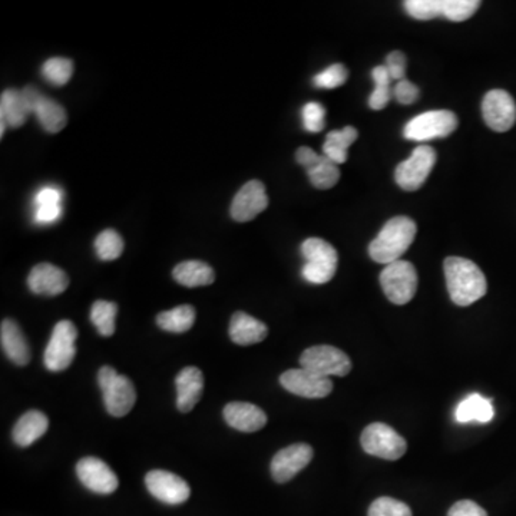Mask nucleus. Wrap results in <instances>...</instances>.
Returning a JSON list of instances; mask_svg holds the SVG:
<instances>
[{
	"mask_svg": "<svg viewBox=\"0 0 516 516\" xmlns=\"http://www.w3.org/2000/svg\"><path fill=\"white\" fill-rule=\"evenodd\" d=\"M303 127L311 133L325 130L326 110L322 103H306L305 108H303Z\"/></svg>",
	"mask_w": 516,
	"mask_h": 516,
	"instance_id": "nucleus-38",
	"label": "nucleus"
},
{
	"mask_svg": "<svg viewBox=\"0 0 516 516\" xmlns=\"http://www.w3.org/2000/svg\"><path fill=\"white\" fill-rule=\"evenodd\" d=\"M229 335L231 342L236 345L251 346L263 342L268 336V328L253 316L237 311L229 322Z\"/></svg>",
	"mask_w": 516,
	"mask_h": 516,
	"instance_id": "nucleus-22",
	"label": "nucleus"
},
{
	"mask_svg": "<svg viewBox=\"0 0 516 516\" xmlns=\"http://www.w3.org/2000/svg\"><path fill=\"white\" fill-rule=\"evenodd\" d=\"M318 158H320V155L308 147L298 148L297 152H296V161H297L301 167L305 168V170L313 167V165L318 161Z\"/></svg>",
	"mask_w": 516,
	"mask_h": 516,
	"instance_id": "nucleus-42",
	"label": "nucleus"
},
{
	"mask_svg": "<svg viewBox=\"0 0 516 516\" xmlns=\"http://www.w3.org/2000/svg\"><path fill=\"white\" fill-rule=\"evenodd\" d=\"M0 343L7 359L16 366H26L31 360V349L21 327L11 318H5L0 327Z\"/></svg>",
	"mask_w": 516,
	"mask_h": 516,
	"instance_id": "nucleus-21",
	"label": "nucleus"
},
{
	"mask_svg": "<svg viewBox=\"0 0 516 516\" xmlns=\"http://www.w3.org/2000/svg\"><path fill=\"white\" fill-rule=\"evenodd\" d=\"M367 516H412V511L406 503L384 496L370 505Z\"/></svg>",
	"mask_w": 516,
	"mask_h": 516,
	"instance_id": "nucleus-36",
	"label": "nucleus"
},
{
	"mask_svg": "<svg viewBox=\"0 0 516 516\" xmlns=\"http://www.w3.org/2000/svg\"><path fill=\"white\" fill-rule=\"evenodd\" d=\"M482 115L491 130L495 132H506L516 122L515 101L503 89H492L483 98Z\"/></svg>",
	"mask_w": 516,
	"mask_h": 516,
	"instance_id": "nucleus-12",
	"label": "nucleus"
},
{
	"mask_svg": "<svg viewBox=\"0 0 516 516\" xmlns=\"http://www.w3.org/2000/svg\"><path fill=\"white\" fill-rule=\"evenodd\" d=\"M222 414L229 428L244 433H254L267 424V414L263 409L246 402H231L224 407Z\"/></svg>",
	"mask_w": 516,
	"mask_h": 516,
	"instance_id": "nucleus-19",
	"label": "nucleus"
},
{
	"mask_svg": "<svg viewBox=\"0 0 516 516\" xmlns=\"http://www.w3.org/2000/svg\"><path fill=\"white\" fill-rule=\"evenodd\" d=\"M267 207L268 197L266 194V187L258 180H251L237 192L229 214L237 222H247L256 219Z\"/></svg>",
	"mask_w": 516,
	"mask_h": 516,
	"instance_id": "nucleus-17",
	"label": "nucleus"
},
{
	"mask_svg": "<svg viewBox=\"0 0 516 516\" xmlns=\"http://www.w3.org/2000/svg\"><path fill=\"white\" fill-rule=\"evenodd\" d=\"M28 101L24 98L22 91L17 89H6L0 98V120H2V132L4 137L5 128H19L26 122L31 115Z\"/></svg>",
	"mask_w": 516,
	"mask_h": 516,
	"instance_id": "nucleus-23",
	"label": "nucleus"
},
{
	"mask_svg": "<svg viewBox=\"0 0 516 516\" xmlns=\"http://www.w3.org/2000/svg\"><path fill=\"white\" fill-rule=\"evenodd\" d=\"M493 414L495 412L491 400L481 394H471L459 404L455 416L459 424H471V422L488 424L492 421Z\"/></svg>",
	"mask_w": 516,
	"mask_h": 516,
	"instance_id": "nucleus-28",
	"label": "nucleus"
},
{
	"mask_svg": "<svg viewBox=\"0 0 516 516\" xmlns=\"http://www.w3.org/2000/svg\"><path fill=\"white\" fill-rule=\"evenodd\" d=\"M436 162V151L431 145H419L414 148L406 161L400 162L394 171V180L404 191H416L421 189Z\"/></svg>",
	"mask_w": 516,
	"mask_h": 516,
	"instance_id": "nucleus-11",
	"label": "nucleus"
},
{
	"mask_svg": "<svg viewBox=\"0 0 516 516\" xmlns=\"http://www.w3.org/2000/svg\"><path fill=\"white\" fill-rule=\"evenodd\" d=\"M394 95L397 102L402 103V105H412V103L416 102L417 98L421 95V91L414 83L404 79L394 86Z\"/></svg>",
	"mask_w": 516,
	"mask_h": 516,
	"instance_id": "nucleus-39",
	"label": "nucleus"
},
{
	"mask_svg": "<svg viewBox=\"0 0 516 516\" xmlns=\"http://www.w3.org/2000/svg\"><path fill=\"white\" fill-rule=\"evenodd\" d=\"M195 310L192 306H178L157 316V325L164 332L185 333L194 326Z\"/></svg>",
	"mask_w": 516,
	"mask_h": 516,
	"instance_id": "nucleus-30",
	"label": "nucleus"
},
{
	"mask_svg": "<svg viewBox=\"0 0 516 516\" xmlns=\"http://www.w3.org/2000/svg\"><path fill=\"white\" fill-rule=\"evenodd\" d=\"M301 369L316 373L318 376L345 377L352 372V360L349 355L333 346H315L305 350L300 355Z\"/></svg>",
	"mask_w": 516,
	"mask_h": 516,
	"instance_id": "nucleus-7",
	"label": "nucleus"
},
{
	"mask_svg": "<svg viewBox=\"0 0 516 516\" xmlns=\"http://www.w3.org/2000/svg\"><path fill=\"white\" fill-rule=\"evenodd\" d=\"M98 384L103 394L105 409L111 416L122 417L130 414L137 402V392L132 382L111 366L101 367Z\"/></svg>",
	"mask_w": 516,
	"mask_h": 516,
	"instance_id": "nucleus-4",
	"label": "nucleus"
},
{
	"mask_svg": "<svg viewBox=\"0 0 516 516\" xmlns=\"http://www.w3.org/2000/svg\"><path fill=\"white\" fill-rule=\"evenodd\" d=\"M458 128V117L452 111L439 110L421 113L419 117L409 121L404 127L406 140L416 142L449 137Z\"/></svg>",
	"mask_w": 516,
	"mask_h": 516,
	"instance_id": "nucleus-9",
	"label": "nucleus"
},
{
	"mask_svg": "<svg viewBox=\"0 0 516 516\" xmlns=\"http://www.w3.org/2000/svg\"><path fill=\"white\" fill-rule=\"evenodd\" d=\"M373 81H375V91L369 98V106L372 110H384L385 106L389 103L390 96H392V89H390V76L387 73L386 66H376L372 73Z\"/></svg>",
	"mask_w": 516,
	"mask_h": 516,
	"instance_id": "nucleus-33",
	"label": "nucleus"
},
{
	"mask_svg": "<svg viewBox=\"0 0 516 516\" xmlns=\"http://www.w3.org/2000/svg\"><path fill=\"white\" fill-rule=\"evenodd\" d=\"M96 256L102 261L117 260L123 253V239L115 229H105L95 239Z\"/></svg>",
	"mask_w": 516,
	"mask_h": 516,
	"instance_id": "nucleus-35",
	"label": "nucleus"
},
{
	"mask_svg": "<svg viewBox=\"0 0 516 516\" xmlns=\"http://www.w3.org/2000/svg\"><path fill=\"white\" fill-rule=\"evenodd\" d=\"M172 277L178 284L185 287L194 288L209 286L216 280V274L209 264L204 261H182L175 267Z\"/></svg>",
	"mask_w": 516,
	"mask_h": 516,
	"instance_id": "nucleus-25",
	"label": "nucleus"
},
{
	"mask_svg": "<svg viewBox=\"0 0 516 516\" xmlns=\"http://www.w3.org/2000/svg\"><path fill=\"white\" fill-rule=\"evenodd\" d=\"M347 69L342 63H335V65L328 66L323 73H317L313 79V83L317 88L323 89H335L337 86H342L347 81Z\"/></svg>",
	"mask_w": 516,
	"mask_h": 516,
	"instance_id": "nucleus-37",
	"label": "nucleus"
},
{
	"mask_svg": "<svg viewBox=\"0 0 516 516\" xmlns=\"http://www.w3.org/2000/svg\"><path fill=\"white\" fill-rule=\"evenodd\" d=\"M363 451L367 455L376 456V458L386 459V461H397L406 453L407 443L394 428L389 424H372L363 431L362 438Z\"/></svg>",
	"mask_w": 516,
	"mask_h": 516,
	"instance_id": "nucleus-10",
	"label": "nucleus"
},
{
	"mask_svg": "<svg viewBox=\"0 0 516 516\" xmlns=\"http://www.w3.org/2000/svg\"><path fill=\"white\" fill-rule=\"evenodd\" d=\"M28 286L34 295L54 297L62 295L69 287V277L59 267L41 263L29 273Z\"/></svg>",
	"mask_w": 516,
	"mask_h": 516,
	"instance_id": "nucleus-18",
	"label": "nucleus"
},
{
	"mask_svg": "<svg viewBox=\"0 0 516 516\" xmlns=\"http://www.w3.org/2000/svg\"><path fill=\"white\" fill-rule=\"evenodd\" d=\"M404 9L417 21L444 17L452 22L468 21L478 12L479 0H407Z\"/></svg>",
	"mask_w": 516,
	"mask_h": 516,
	"instance_id": "nucleus-5",
	"label": "nucleus"
},
{
	"mask_svg": "<svg viewBox=\"0 0 516 516\" xmlns=\"http://www.w3.org/2000/svg\"><path fill=\"white\" fill-rule=\"evenodd\" d=\"M406 56L400 51L390 52L386 58V69L390 79L394 81H404L406 75Z\"/></svg>",
	"mask_w": 516,
	"mask_h": 516,
	"instance_id": "nucleus-40",
	"label": "nucleus"
},
{
	"mask_svg": "<svg viewBox=\"0 0 516 516\" xmlns=\"http://www.w3.org/2000/svg\"><path fill=\"white\" fill-rule=\"evenodd\" d=\"M306 171H307L311 184L317 190L333 189L340 180L339 167L326 155H320L318 161Z\"/></svg>",
	"mask_w": 516,
	"mask_h": 516,
	"instance_id": "nucleus-31",
	"label": "nucleus"
},
{
	"mask_svg": "<svg viewBox=\"0 0 516 516\" xmlns=\"http://www.w3.org/2000/svg\"><path fill=\"white\" fill-rule=\"evenodd\" d=\"M118 306L112 301H95L91 308V322L103 337H111L115 333V318Z\"/></svg>",
	"mask_w": 516,
	"mask_h": 516,
	"instance_id": "nucleus-32",
	"label": "nucleus"
},
{
	"mask_svg": "<svg viewBox=\"0 0 516 516\" xmlns=\"http://www.w3.org/2000/svg\"><path fill=\"white\" fill-rule=\"evenodd\" d=\"M315 451L307 443L290 444L281 449L271 461V476L277 483H286L310 463Z\"/></svg>",
	"mask_w": 516,
	"mask_h": 516,
	"instance_id": "nucleus-14",
	"label": "nucleus"
},
{
	"mask_svg": "<svg viewBox=\"0 0 516 516\" xmlns=\"http://www.w3.org/2000/svg\"><path fill=\"white\" fill-rule=\"evenodd\" d=\"M48 428L49 421L46 414L39 411H29L15 424L12 438L17 446L28 448L38 439H41Z\"/></svg>",
	"mask_w": 516,
	"mask_h": 516,
	"instance_id": "nucleus-24",
	"label": "nucleus"
},
{
	"mask_svg": "<svg viewBox=\"0 0 516 516\" xmlns=\"http://www.w3.org/2000/svg\"><path fill=\"white\" fill-rule=\"evenodd\" d=\"M284 389L306 399H323L332 394L333 382L306 369H291L280 376Z\"/></svg>",
	"mask_w": 516,
	"mask_h": 516,
	"instance_id": "nucleus-15",
	"label": "nucleus"
},
{
	"mask_svg": "<svg viewBox=\"0 0 516 516\" xmlns=\"http://www.w3.org/2000/svg\"><path fill=\"white\" fill-rule=\"evenodd\" d=\"M62 194L56 187H44L34 197V221L39 224H52L62 216Z\"/></svg>",
	"mask_w": 516,
	"mask_h": 516,
	"instance_id": "nucleus-27",
	"label": "nucleus"
},
{
	"mask_svg": "<svg viewBox=\"0 0 516 516\" xmlns=\"http://www.w3.org/2000/svg\"><path fill=\"white\" fill-rule=\"evenodd\" d=\"M73 73V63L71 59L51 58L42 66V75L49 83L63 86L71 81Z\"/></svg>",
	"mask_w": 516,
	"mask_h": 516,
	"instance_id": "nucleus-34",
	"label": "nucleus"
},
{
	"mask_svg": "<svg viewBox=\"0 0 516 516\" xmlns=\"http://www.w3.org/2000/svg\"><path fill=\"white\" fill-rule=\"evenodd\" d=\"M301 254L306 264L301 270L303 277L311 284H326L335 277L339 254L332 244L322 239H307L301 244Z\"/></svg>",
	"mask_w": 516,
	"mask_h": 516,
	"instance_id": "nucleus-3",
	"label": "nucleus"
},
{
	"mask_svg": "<svg viewBox=\"0 0 516 516\" xmlns=\"http://www.w3.org/2000/svg\"><path fill=\"white\" fill-rule=\"evenodd\" d=\"M443 268L449 296L456 306L468 307L486 295L488 283L485 274L473 261L462 257H448Z\"/></svg>",
	"mask_w": 516,
	"mask_h": 516,
	"instance_id": "nucleus-1",
	"label": "nucleus"
},
{
	"mask_svg": "<svg viewBox=\"0 0 516 516\" xmlns=\"http://www.w3.org/2000/svg\"><path fill=\"white\" fill-rule=\"evenodd\" d=\"M145 485L151 495L167 505H180L189 501L191 488L181 476L175 473L155 469L145 476Z\"/></svg>",
	"mask_w": 516,
	"mask_h": 516,
	"instance_id": "nucleus-13",
	"label": "nucleus"
},
{
	"mask_svg": "<svg viewBox=\"0 0 516 516\" xmlns=\"http://www.w3.org/2000/svg\"><path fill=\"white\" fill-rule=\"evenodd\" d=\"M416 222L409 217L399 216L389 219L369 246L370 258L380 264L400 260L416 237Z\"/></svg>",
	"mask_w": 516,
	"mask_h": 516,
	"instance_id": "nucleus-2",
	"label": "nucleus"
},
{
	"mask_svg": "<svg viewBox=\"0 0 516 516\" xmlns=\"http://www.w3.org/2000/svg\"><path fill=\"white\" fill-rule=\"evenodd\" d=\"M78 328L69 320H62L54 328L51 340L44 350V362L51 372H63L73 365L76 355L75 342Z\"/></svg>",
	"mask_w": 516,
	"mask_h": 516,
	"instance_id": "nucleus-8",
	"label": "nucleus"
},
{
	"mask_svg": "<svg viewBox=\"0 0 516 516\" xmlns=\"http://www.w3.org/2000/svg\"><path fill=\"white\" fill-rule=\"evenodd\" d=\"M417 271L409 261L397 260L387 264L380 274V286L394 305L404 306L414 297L417 290Z\"/></svg>",
	"mask_w": 516,
	"mask_h": 516,
	"instance_id": "nucleus-6",
	"label": "nucleus"
},
{
	"mask_svg": "<svg viewBox=\"0 0 516 516\" xmlns=\"http://www.w3.org/2000/svg\"><path fill=\"white\" fill-rule=\"evenodd\" d=\"M448 516H488V513L473 501H459L449 510Z\"/></svg>",
	"mask_w": 516,
	"mask_h": 516,
	"instance_id": "nucleus-41",
	"label": "nucleus"
},
{
	"mask_svg": "<svg viewBox=\"0 0 516 516\" xmlns=\"http://www.w3.org/2000/svg\"><path fill=\"white\" fill-rule=\"evenodd\" d=\"M32 113L36 115L39 123L46 132L56 133L63 130L68 123V115L61 103L48 98V96L39 95L34 102Z\"/></svg>",
	"mask_w": 516,
	"mask_h": 516,
	"instance_id": "nucleus-26",
	"label": "nucleus"
},
{
	"mask_svg": "<svg viewBox=\"0 0 516 516\" xmlns=\"http://www.w3.org/2000/svg\"><path fill=\"white\" fill-rule=\"evenodd\" d=\"M177 386V407L181 414H190L201 400L204 390V376L199 367L189 366L175 377Z\"/></svg>",
	"mask_w": 516,
	"mask_h": 516,
	"instance_id": "nucleus-20",
	"label": "nucleus"
},
{
	"mask_svg": "<svg viewBox=\"0 0 516 516\" xmlns=\"http://www.w3.org/2000/svg\"><path fill=\"white\" fill-rule=\"evenodd\" d=\"M76 475L85 488L101 495H110L118 489V478L112 469L101 459L88 456L81 459L76 465Z\"/></svg>",
	"mask_w": 516,
	"mask_h": 516,
	"instance_id": "nucleus-16",
	"label": "nucleus"
},
{
	"mask_svg": "<svg viewBox=\"0 0 516 516\" xmlns=\"http://www.w3.org/2000/svg\"><path fill=\"white\" fill-rule=\"evenodd\" d=\"M359 137V132L355 127H346L342 131H332L326 137L323 152L336 164H345L347 161V150Z\"/></svg>",
	"mask_w": 516,
	"mask_h": 516,
	"instance_id": "nucleus-29",
	"label": "nucleus"
}]
</instances>
